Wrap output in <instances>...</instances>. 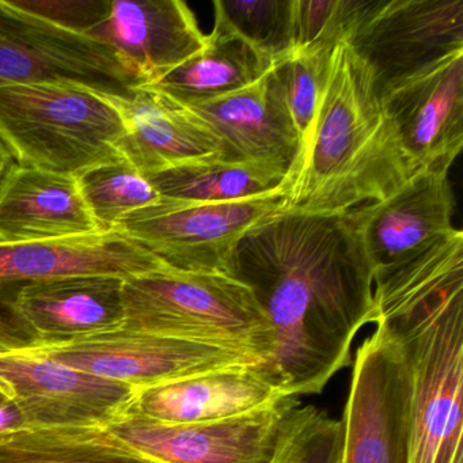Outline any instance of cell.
<instances>
[{"instance_id":"obj_1","label":"cell","mask_w":463,"mask_h":463,"mask_svg":"<svg viewBox=\"0 0 463 463\" xmlns=\"http://www.w3.org/2000/svg\"><path fill=\"white\" fill-rule=\"evenodd\" d=\"M276 337L264 364L289 397L319 394L373 318V272L345 213L283 210L241 240L232 272Z\"/></svg>"},{"instance_id":"obj_2","label":"cell","mask_w":463,"mask_h":463,"mask_svg":"<svg viewBox=\"0 0 463 463\" xmlns=\"http://www.w3.org/2000/svg\"><path fill=\"white\" fill-rule=\"evenodd\" d=\"M373 324L405 368L406 463H463V232L373 284Z\"/></svg>"},{"instance_id":"obj_3","label":"cell","mask_w":463,"mask_h":463,"mask_svg":"<svg viewBox=\"0 0 463 463\" xmlns=\"http://www.w3.org/2000/svg\"><path fill=\"white\" fill-rule=\"evenodd\" d=\"M411 175L375 75L343 40L313 129L287 175L284 210L345 213L384 199Z\"/></svg>"},{"instance_id":"obj_4","label":"cell","mask_w":463,"mask_h":463,"mask_svg":"<svg viewBox=\"0 0 463 463\" xmlns=\"http://www.w3.org/2000/svg\"><path fill=\"white\" fill-rule=\"evenodd\" d=\"M124 329L226 349L268 364L272 325L253 291L226 273L164 267L123 283Z\"/></svg>"},{"instance_id":"obj_5","label":"cell","mask_w":463,"mask_h":463,"mask_svg":"<svg viewBox=\"0 0 463 463\" xmlns=\"http://www.w3.org/2000/svg\"><path fill=\"white\" fill-rule=\"evenodd\" d=\"M118 99L77 86L0 88V140L21 166L78 177L123 159Z\"/></svg>"},{"instance_id":"obj_6","label":"cell","mask_w":463,"mask_h":463,"mask_svg":"<svg viewBox=\"0 0 463 463\" xmlns=\"http://www.w3.org/2000/svg\"><path fill=\"white\" fill-rule=\"evenodd\" d=\"M287 185L230 203L162 197L121 221L116 232L147 249L167 267L189 272H232V257L251 230L284 210Z\"/></svg>"},{"instance_id":"obj_7","label":"cell","mask_w":463,"mask_h":463,"mask_svg":"<svg viewBox=\"0 0 463 463\" xmlns=\"http://www.w3.org/2000/svg\"><path fill=\"white\" fill-rule=\"evenodd\" d=\"M66 85L126 99L142 80L110 45L0 0V88Z\"/></svg>"},{"instance_id":"obj_8","label":"cell","mask_w":463,"mask_h":463,"mask_svg":"<svg viewBox=\"0 0 463 463\" xmlns=\"http://www.w3.org/2000/svg\"><path fill=\"white\" fill-rule=\"evenodd\" d=\"M167 267L120 232L52 242L0 243V352L42 345L15 310L25 287L50 279L99 275L127 279Z\"/></svg>"},{"instance_id":"obj_9","label":"cell","mask_w":463,"mask_h":463,"mask_svg":"<svg viewBox=\"0 0 463 463\" xmlns=\"http://www.w3.org/2000/svg\"><path fill=\"white\" fill-rule=\"evenodd\" d=\"M34 351L53 362L120 382L135 390L256 363L216 346L124 327L47 344Z\"/></svg>"},{"instance_id":"obj_10","label":"cell","mask_w":463,"mask_h":463,"mask_svg":"<svg viewBox=\"0 0 463 463\" xmlns=\"http://www.w3.org/2000/svg\"><path fill=\"white\" fill-rule=\"evenodd\" d=\"M345 40L382 89L463 51V0H365Z\"/></svg>"},{"instance_id":"obj_11","label":"cell","mask_w":463,"mask_h":463,"mask_svg":"<svg viewBox=\"0 0 463 463\" xmlns=\"http://www.w3.org/2000/svg\"><path fill=\"white\" fill-rule=\"evenodd\" d=\"M405 368L394 341L376 327L352 364L341 422L340 463H406Z\"/></svg>"},{"instance_id":"obj_12","label":"cell","mask_w":463,"mask_h":463,"mask_svg":"<svg viewBox=\"0 0 463 463\" xmlns=\"http://www.w3.org/2000/svg\"><path fill=\"white\" fill-rule=\"evenodd\" d=\"M0 386L25 427H107L131 411L137 390L53 362L34 349L0 352Z\"/></svg>"},{"instance_id":"obj_13","label":"cell","mask_w":463,"mask_h":463,"mask_svg":"<svg viewBox=\"0 0 463 463\" xmlns=\"http://www.w3.org/2000/svg\"><path fill=\"white\" fill-rule=\"evenodd\" d=\"M298 402L287 397L248 416L196 424H165L128 413L105 428L156 463H270Z\"/></svg>"},{"instance_id":"obj_14","label":"cell","mask_w":463,"mask_h":463,"mask_svg":"<svg viewBox=\"0 0 463 463\" xmlns=\"http://www.w3.org/2000/svg\"><path fill=\"white\" fill-rule=\"evenodd\" d=\"M411 175L449 172L463 148V51L381 89Z\"/></svg>"},{"instance_id":"obj_15","label":"cell","mask_w":463,"mask_h":463,"mask_svg":"<svg viewBox=\"0 0 463 463\" xmlns=\"http://www.w3.org/2000/svg\"><path fill=\"white\" fill-rule=\"evenodd\" d=\"M455 197L446 170H419L378 202L348 211L373 280L411 261L454 232Z\"/></svg>"},{"instance_id":"obj_16","label":"cell","mask_w":463,"mask_h":463,"mask_svg":"<svg viewBox=\"0 0 463 463\" xmlns=\"http://www.w3.org/2000/svg\"><path fill=\"white\" fill-rule=\"evenodd\" d=\"M272 69L248 88L184 107L221 139L227 161L262 165L287 175L300 139Z\"/></svg>"},{"instance_id":"obj_17","label":"cell","mask_w":463,"mask_h":463,"mask_svg":"<svg viewBox=\"0 0 463 463\" xmlns=\"http://www.w3.org/2000/svg\"><path fill=\"white\" fill-rule=\"evenodd\" d=\"M289 397L261 363L210 371L137 390L129 413L165 424L223 421Z\"/></svg>"},{"instance_id":"obj_18","label":"cell","mask_w":463,"mask_h":463,"mask_svg":"<svg viewBox=\"0 0 463 463\" xmlns=\"http://www.w3.org/2000/svg\"><path fill=\"white\" fill-rule=\"evenodd\" d=\"M90 37L118 51L143 86L153 85L205 47L196 15L181 0H112Z\"/></svg>"},{"instance_id":"obj_19","label":"cell","mask_w":463,"mask_h":463,"mask_svg":"<svg viewBox=\"0 0 463 463\" xmlns=\"http://www.w3.org/2000/svg\"><path fill=\"white\" fill-rule=\"evenodd\" d=\"M126 134L121 158L146 177L205 159H226L221 139L188 108L151 86L118 99Z\"/></svg>"},{"instance_id":"obj_20","label":"cell","mask_w":463,"mask_h":463,"mask_svg":"<svg viewBox=\"0 0 463 463\" xmlns=\"http://www.w3.org/2000/svg\"><path fill=\"white\" fill-rule=\"evenodd\" d=\"M77 177L13 164L0 183V243L52 242L99 234Z\"/></svg>"},{"instance_id":"obj_21","label":"cell","mask_w":463,"mask_h":463,"mask_svg":"<svg viewBox=\"0 0 463 463\" xmlns=\"http://www.w3.org/2000/svg\"><path fill=\"white\" fill-rule=\"evenodd\" d=\"M123 283L99 275L39 281L20 292L15 310L42 345L110 332L124 325Z\"/></svg>"},{"instance_id":"obj_22","label":"cell","mask_w":463,"mask_h":463,"mask_svg":"<svg viewBox=\"0 0 463 463\" xmlns=\"http://www.w3.org/2000/svg\"><path fill=\"white\" fill-rule=\"evenodd\" d=\"M273 66L275 61L234 34L213 26L200 52L153 85L146 86L166 94L178 104H199L253 85Z\"/></svg>"},{"instance_id":"obj_23","label":"cell","mask_w":463,"mask_h":463,"mask_svg":"<svg viewBox=\"0 0 463 463\" xmlns=\"http://www.w3.org/2000/svg\"><path fill=\"white\" fill-rule=\"evenodd\" d=\"M0 463H156L105 427H23L0 432Z\"/></svg>"},{"instance_id":"obj_24","label":"cell","mask_w":463,"mask_h":463,"mask_svg":"<svg viewBox=\"0 0 463 463\" xmlns=\"http://www.w3.org/2000/svg\"><path fill=\"white\" fill-rule=\"evenodd\" d=\"M162 197L192 203H230L268 194L286 184L279 170L227 159H205L147 177Z\"/></svg>"},{"instance_id":"obj_25","label":"cell","mask_w":463,"mask_h":463,"mask_svg":"<svg viewBox=\"0 0 463 463\" xmlns=\"http://www.w3.org/2000/svg\"><path fill=\"white\" fill-rule=\"evenodd\" d=\"M77 181L102 232H113L127 216L162 200L148 178L124 159L86 170Z\"/></svg>"},{"instance_id":"obj_26","label":"cell","mask_w":463,"mask_h":463,"mask_svg":"<svg viewBox=\"0 0 463 463\" xmlns=\"http://www.w3.org/2000/svg\"><path fill=\"white\" fill-rule=\"evenodd\" d=\"M213 26L278 61L294 52L292 0H215Z\"/></svg>"},{"instance_id":"obj_27","label":"cell","mask_w":463,"mask_h":463,"mask_svg":"<svg viewBox=\"0 0 463 463\" xmlns=\"http://www.w3.org/2000/svg\"><path fill=\"white\" fill-rule=\"evenodd\" d=\"M335 47L313 45L297 50L276 61L273 66V74L299 134V151L313 129L317 107L326 82Z\"/></svg>"},{"instance_id":"obj_28","label":"cell","mask_w":463,"mask_h":463,"mask_svg":"<svg viewBox=\"0 0 463 463\" xmlns=\"http://www.w3.org/2000/svg\"><path fill=\"white\" fill-rule=\"evenodd\" d=\"M341 422L314 405L298 402L270 463H340Z\"/></svg>"},{"instance_id":"obj_29","label":"cell","mask_w":463,"mask_h":463,"mask_svg":"<svg viewBox=\"0 0 463 463\" xmlns=\"http://www.w3.org/2000/svg\"><path fill=\"white\" fill-rule=\"evenodd\" d=\"M365 0H292L294 51L337 45L348 36Z\"/></svg>"},{"instance_id":"obj_30","label":"cell","mask_w":463,"mask_h":463,"mask_svg":"<svg viewBox=\"0 0 463 463\" xmlns=\"http://www.w3.org/2000/svg\"><path fill=\"white\" fill-rule=\"evenodd\" d=\"M13 6L74 33L90 36L110 14L112 0H10Z\"/></svg>"},{"instance_id":"obj_31","label":"cell","mask_w":463,"mask_h":463,"mask_svg":"<svg viewBox=\"0 0 463 463\" xmlns=\"http://www.w3.org/2000/svg\"><path fill=\"white\" fill-rule=\"evenodd\" d=\"M25 427L23 414L13 401L0 402V432Z\"/></svg>"},{"instance_id":"obj_32","label":"cell","mask_w":463,"mask_h":463,"mask_svg":"<svg viewBox=\"0 0 463 463\" xmlns=\"http://www.w3.org/2000/svg\"><path fill=\"white\" fill-rule=\"evenodd\" d=\"M13 165V156L12 154L7 150L5 143L0 140V183L4 180L5 175H6L7 170L12 167Z\"/></svg>"},{"instance_id":"obj_33","label":"cell","mask_w":463,"mask_h":463,"mask_svg":"<svg viewBox=\"0 0 463 463\" xmlns=\"http://www.w3.org/2000/svg\"><path fill=\"white\" fill-rule=\"evenodd\" d=\"M6 401H12L9 392L4 386H0V402H6Z\"/></svg>"}]
</instances>
